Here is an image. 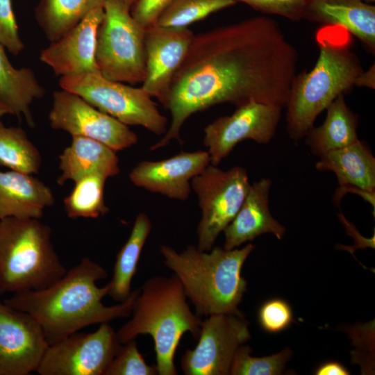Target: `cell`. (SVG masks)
Listing matches in <instances>:
<instances>
[{
  "label": "cell",
  "mask_w": 375,
  "mask_h": 375,
  "mask_svg": "<svg viewBox=\"0 0 375 375\" xmlns=\"http://www.w3.org/2000/svg\"><path fill=\"white\" fill-rule=\"evenodd\" d=\"M297 51L278 24L259 16L194 35L172 83L167 132L151 151L174 140L193 114L213 106L251 101L285 107Z\"/></svg>",
  "instance_id": "1"
},
{
  "label": "cell",
  "mask_w": 375,
  "mask_h": 375,
  "mask_svg": "<svg viewBox=\"0 0 375 375\" xmlns=\"http://www.w3.org/2000/svg\"><path fill=\"white\" fill-rule=\"evenodd\" d=\"M106 277L103 267L84 257L46 288L14 293L3 303L34 317L51 344L88 326L131 315L140 288L133 290L124 302L106 306L102 299L108 295V285L96 284Z\"/></svg>",
  "instance_id": "2"
},
{
  "label": "cell",
  "mask_w": 375,
  "mask_h": 375,
  "mask_svg": "<svg viewBox=\"0 0 375 375\" xmlns=\"http://www.w3.org/2000/svg\"><path fill=\"white\" fill-rule=\"evenodd\" d=\"M254 248L248 244L242 249L226 250L213 247L208 251H201L196 246L189 245L178 253L167 245H161L160 252L165 265L181 282L199 317L217 314L243 316L238 306L246 291L247 281L241 272Z\"/></svg>",
  "instance_id": "3"
},
{
  "label": "cell",
  "mask_w": 375,
  "mask_h": 375,
  "mask_svg": "<svg viewBox=\"0 0 375 375\" xmlns=\"http://www.w3.org/2000/svg\"><path fill=\"white\" fill-rule=\"evenodd\" d=\"M319 55L308 72L296 75L291 82L286 102L287 132L299 141L314 126L318 115L340 94L349 91L363 71L357 56L349 47V33L333 35V26H325L317 37Z\"/></svg>",
  "instance_id": "4"
},
{
  "label": "cell",
  "mask_w": 375,
  "mask_h": 375,
  "mask_svg": "<svg viewBox=\"0 0 375 375\" xmlns=\"http://www.w3.org/2000/svg\"><path fill=\"white\" fill-rule=\"evenodd\" d=\"M186 298L175 274L151 277L135 299L132 318L117 333L122 344L139 335H150L160 375L178 374L174 358L181 337L190 332L197 340L200 335L202 320L192 312Z\"/></svg>",
  "instance_id": "5"
},
{
  "label": "cell",
  "mask_w": 375,
  "mask_h": 375,
  "mask_svg": "<svg viewBox=\"0 0 375 375\" xmlns=\"http://www.w3.org/2000/svg\"><path fill=\"white\" fill-rule=\"evenodd\" d=\"M51 228L35 218L0 219V293L40 290L65 275Z\"/></svg>",
  "instance_id": "6"
},
{
  "label": "cell",
  "mask_w": 375,
  "mask_h": 375,
  "mask_svg": "<svg viewBox=\"0 0 375 375\" xmlns=\"http://www.w3.org/2000/svg\"><path fill=\"white\" fill-rule=\"evenodd\" d=\"M146 28L131 14L122 0H106L98 27L95 62L106 78L131 85L146 77Z\"/></svg>",
  "instance_id": "7"
},
{
  "label": "cell",
  "mask_w": 375,
  "mask_h": 375,
  "mask_svg": "<svg viewBox=\"0 0 375 375\" xmlns=\"http://www.w3.org/2000/svg\"><path fill=\"white\" fill-rule=\"evenodd\" d=\"M59 85L127 126H140L157 135L167 131V119L142 87L108 80L98 71L60 77Z\"/></svg>",
  "instance_id": "8"
},
{
  "label": "cell",
  "mask_w": 375,
  "mask_h": 375,
  "mask_svg": "<svg viewBox=\"0 0 375 375\" xmlns=\"http://www.w3.org/2000/svg\"><path fill=\"white\" fill-rule=\"evenodd\" d=\"M250 184L247 170L240 166L224 170L209 164L192 179L191 188L201 210L197 230L199 250H211L238 212Z\"/></svg>",
  "instance_id": "9"
},
{
  "label": "cell",
  "mask_w": 375,
  "mask_h": 375,
  "mask_svg": "<svg viewBox=\"0 0 375 375\" xmlns=\"http://www.w3.org/2000/svg\"><path fill=\"white\" fill-rule=\"evenodd\" d=\"M108 323L91 333H72L49 344L36 371L40 375H104L122 346Z\"/></svg>",
  "instance_id": "10"
},
{
  "label": "cell",
  "mask_w": 375,
  "mask_h": 375,
  "mask_svg": "<svg viewBox=\"0 0 375 375\" xmlns=\"http://www.w3.org/2000/svg\"><path fill=\"white\" fill-rule=\"evenodd\" d=\"M251 338L244 315L217 314L202 321L199 342L181 359L185 375L230 374L235 354Z\"/></svg>",
  "instance_id": "11"
},
{
  "label": "cell",
  "mask_w": 375,
  "mask_h": 375,
  "mask_svg": "<svg viewBox=\"0 0 375 375\" xmlns=\"http://www.w3.org/2000/svg\"><path fill=\"white\" fill-rule=\"evenodd\" d=\"M49 120L53 129L64 131L72 137L99 141L116 152L138 142L137 135L128 126L99 110L79 95L62 89L53 94Z\"/></svg>",
  "instance_id": "12"
},
{
  "label": "cell",
  "mask_w": 375,
  "mask_h": 375,
  "mask_svg": "<svg viewBox=\"0 0 375 375\" xmlns=\"http://www.w3.org/2000/svg\"><path fill=\"white\" fill-rule=\"evenodd\" d=\"M283 108L251 101L236 107L230 115L222 116L204 128L203 145L210 164L218 166L235 147L245 140L258 144L269 143L274 138Z\"/></svg>",
  "instance_id": "13"
},
{
  "label": "cell",
  "mask_w": 375,
  "mask_h": 375,
  "mask_svg": "<svg viewBox=\"0 0 375 375\" xmlns=\"http://www.w3.org/2000/svg\"><path fill=\"white\" fill-rule=\"evenodd\" d=\"M49 345L34 317L0 303V375L36 372Z\"/></svg>",
  "instance_id": "14"
},
{
  "label": "cell",
  "mask_w": 375,
  "mask_h": 375,
  "mask_svg": "<svg viewBox=\"0 0 375 375\" xmlns=\"http://www.w3.org/2000/svg\"><path fill=\"white\" fill-rule=\"evenodd\" d=\"M194 36L188 28H146V77L142 89L165 108L174 78L184 62Z\"/></svg>",
  "instance_id": "15"
},
{
  "label": "cell",
  "mask_w": 375,
  "mask_h": 375,
  "mask_svg": "<svg viewBox=\"0 0 375 375\" xmlns=\"http://www.w3.org/2000/svg\"><path fill=\"white\" fill-rule=\"evenodd\" d=\"M209 164L207 151H182L161 160H142L131 169L128 176L137 187L169 199L185 201L191 192L192 179Z\"/></svg>",
  "instance_id": "16"
},
{
  "label": "cell",
  "mask_w": 375,
  "mask_h": 375,
  "mask_svg": "<svg viewBox=\"0 0 375 375\" xmlns=\"http://www.w3.org/2000/svg\"><path fill=\"white\" fill-rule=\"evenodd\" d=\"M103 6L92 10L78 25L42 50L40 60L60 77L97 72L95 45Z\"/></svg>",
  "instance_id": "17"
},
{
  "label": "cell",
  "mask_w": 375,
  "mask_h": 375,
  "mask_svg": "<svg viewBox=\"0 0 375 375\" xmlns=\"http://www.w3.org/2000/svg\"><path fill=\"white\" fill-rule=\"evenodd\" d=\"M272 181L263 178L250 184L247 195L233 219L224 230L226 250L234 249L265 234L281 240L285 228L272 215L269 208Z\"/></svg>",
  "instance_id": "18"
},
{
  "label": "cell",
  "mask_w": 375,
  "mask_h": 375,
  "mask_svg": "<svg viewBox=\"0 0 375 375\" xmlns=\"http://www.w3.org/2000/svg\"><path fill=\"white\" fill-rule=\"evenodd\" d=\"M303 19L342 28L374 52L375 6L370 3L362 0H305Z\"/></svg>",
  "instance_id": "19"
},
{
  "label": "cell",
  "mask_w": 375,
  "mask_h": 375,
  "mask_svg": "<svg viewBox=\"0 0 375 375\" xmlns=\"http://www.w3.org/2000/svg\"><path fill=\"white\" fill-rule=\"evenodd\" d=\"M49 187L33 174L0 172V219L7 217L40 219L54 204Z\"/></svg>",
  "instance_id": "20"
},
{
  "label": "cell",
  "mask_w": 375,
  "mask_h": 375,
  "mask_svg": "<svg viewBox=\"0 0 375 375\" xmlns=\"http://www.w3.org/2000/svg\"><path fill=\"white\" fill-rule=\"evenodd\" d=\"M59 185L93 174L108 179L120 172L115 151L99 141L81 136H72L70 145L59 156Z\"/></svg>",
  "instance_id": "21"
},
{
  "label": "cell",
  "mask_w": 375,
  "mask_h": 375,
  "mask_svg": "<svg viewBox=\"0 0 375 375\" xmlns=\"http://www.w3.org/2000/svg\"><path fill=\"white\" fill-rule=\"evenodd\" d=\"M315 168L320 172H332L340 186H353L375 192V158L364 141L336 149L319 157Z\"/></svg>",
  "instance_id": "22"
},
{
  "label": "cell",
  "mask_w": 375,
  "mask_h": 375,
  "mask_svg": "<svg viewBox=\"0 0 375 375\" xmlns=\"http://www.w3.org/2000/svg\"><path fill=\"white\" fill-rule=\"evenodd\" d=\"M326 110L324 123L313 126L304 137L311 153L319 158L359 140L358 117L347 105L344 94L339 95Z\"/></svg>",
  "instance_id": "23"
},
{
  "label": "cell",
  "mask_w": 375,
  "mask_h": 375,
  "mask_svg": "<svg viewBox=\"0 0 375 375\" xmlns=\"http://www.w3.org/2000/svg\"><path fill=\"white\" fill-rule=\"evenodd\" d=\"M45 94L44 88L28 67L15 68L10 62L5 47L0 42V101L11 114L24 117L30 127L35 126L31 106Z\"/></svg>",
  "instance_id": "24"
},
{
  "label": "cell",
  "mask_w": 375,
  "mask_h": 375,
  "mask_svg": "<svg viewBox=\"0 0 375 375\" xmlns=\"http://www.w3.org/2000/svg\"><path fill=\"white\" fill-rule=\"evenodd\" d=\"M151 230L149 217L145 213H139L128 240L117 254L112 276L107 284L108 295L116 302H124L131 294V281Z\"/></svg>",
  "instance_id": "25"
},
{
  "label": "cell",
  "mask_w": 375,
  "mask_h": 375,
  "mask_svg": "<svg viewBox=\"0 0 375 375\" xmlns=\"http://www.w3.org/2000/svg\"><path fill=\"white\" fill-rule=\"evenodd\" d=\"M106 0H40L35 16L51 42H56L78 25L92 10L103 6Z\"/></svg>",
  "instance_id": "26"
},
{
  "label": "cell",
  "mask_w": 375,
  "mask_h": 375,
  "mask_svg": "<svg viewBox=\"0 0 375 375\" xmlns=\"http://www.w3.org/2000/svg\"><path fill=\"white\" fill-rule=\"evenodd\" d=\"M42 162L38 148L21 127L6 126L0 122V166L36 174Z\"/></svg>",
  "instance_id": "27"
},
{
  "label": "cell",
  "mask_w": 375,
  "mask_h": 375,
  "mask_svg": "<svg viewBox=\"0 0 375 375\" xmlns=\"http://www.w3.org/2000/svg\"><path fill=\"white\" fill-rule=\"evenodd\" d=\"M107 178L93 174L74 182L72 192L63 200L67 216L72 219L98 218L109 211L104 200Z\"/></svg>",
  "instance_id": "28"
},
{
  "label": "cell",
  "mask_w": 375,
  "mask_h": 375,
  "mask_svg": "<svg viewBox=\"0 0 375 375\" xmlns=\"http://www.w3.org/2000/svg\"><path fill=\"white\" fill-rule=\"evenodd\" d=\"M235 0H174L156 24L169 28H188L208 15L233 6Z\"/></svg>",
  "instance_id": "29"
},
{
  "label": "cell",
  "mask_w": 375,
  "mask_h": 375,
  "mask_svg": "<svg viewBox=\"0 0 375 375\" xmlns=\"http://www.w3.org/2000/svg\"><path fill=\"white\" fill-rule=\"evenodd\" d=\"M251 348L242 345L237 350L230 370L232 375H277L283 374L292 351L286 348L281 351L261 358L252 357Z\"/></svg>",
  "instance_id": "30"
},
{
  "label": "cell",
  "mask_w": 375,
  "mask_h": 375,
  "mask_svg": "<svg viewBox=\"0 0 375 375\" xmlns=\"http://www.w3.org/2000/svg\"><path fill=\"white\" fill-rule=\"evenodd\" d=\"M122 344L104 375H157L156 365H148L135 340Z\"/></svg>",
  "instance_id": "31"
},
{
  "label": "cell",
  "mask_w": 375,
  "mask_h": 375,
  "mask_svg": "<svg viewBox=\"0 0 375 375\" xmlns=\"http://www.w3.org/2000/svg\"><path fill=\"white\" fill-rule=\"evenodd\" d=\"M347 334L355 347V351L351 352L352 362L361 366L362 374H374V321L348 328Z\"/></svg>",
  "instance_id": "32"
},
{
  "label": "cell",
  "mask_w": 375,
  "mask_h": 375,
  "mask_svg": "<svg viewBox=\"0 0 375 375\" xmlns=\"http://www.w3.org/2000/svg\"><path fill=\"white\" fill-rule=\"evenodd\" d=\"M258 321L265 331L278 333L287 328L293 322L292 311L284 300L270 299L260 308Z\"/></svg>",
  "instance_id": "33"
},
{
  "label": "cell",
  "mask_w": 375,
  "mask_h": 375,
  "mask_svg": "<svg viewBox=\"0 0 375 375\" xmlns=\"http://www.w3.org/2000/svg\"><path fill=\"white\" fill-rule=\"evenodd\" d=\"M0 42L13 55L19 54L24 49L11 0H0Z\"/></svg>",
  "instance_id": "34"
},
{
  "label": "cell",
  "mask_w": 375,
  "mask_h": 375,
  "mask_svg": "<svg viewBox=\"0 0 375 375\" xmlns=\"http://www.w3.org/2000/svg\"><path fill=\"white\" fill-rule=\"evenodd\" d=\"M264 14L276 15L292 21L303 19L305 0H235Z\"/></svg>",
  "instance_id": "35"
},
{
  "label": "cell",
  "mask_w": 375,
  "mask_h": 375,
  "mask_svg": "<svg viewBox=\"0 0 375 375\" xmlns=\"http://www.w3.org/2000/svg\"><path fill=\"white\" fill-rule=\"evenodd\" d=\"M174 0H137L131 7L133 17L146 28L155 25Z\"/></svg>",
  "instance_id": "36"
},
{
  "label": "cell",
  "mask_w": 375,
  "mask_h": 375,
  "mask_svg": "<svg viewBox=\"0 0 375 375\" xmlns=\"http://www.w3.org/2000/svg\"><path fill=\"white\" fill-rule=\"evenodd\" d=\"M342 224L346 228L347 233L351 235L355 240V245L353 246H344L338 244V248L340 249L348 251L353 256V252L358 248L365 249L366 247L374 249V235L371 238H365L362 237L357 231L356 227L349 222L345 217L340 213L338 215Z\"/></svg>",
  "instance_id": "37"
},
{
  "label": "cell",
  "mask_w": 375,
  "mask_h": 375,
  "mask_svg": "<svg viewBox=\"0 0 375 375\" xmlns=\"http://www.w3.org/2000/svg\"><path fill=\"white\" fill-rule=\"evenodd\" d=\"M348 192H353L358 194L362 199H364L366 201L369 203L370 205L372 206L373 208L374 209L375 192H370L365 191L353 186H340L339 188L337 189L334 194L333 200H334L335 203L337 204L340 203L342 197L344 196V194H346Z\"/></svg>",
  "instance_id": "38"
},
{
  "label": "cell",
  "mask_w": 375,
  "mask_h": 375,
  "mask_svg": "<svg viewBox=\"0 0 375 375\" xmlns=\"http://www.w3.org/2000/svg\"><path fill=\"white\" fill-rule=\"evenodd\" d=\"M349 372L338 362H327L321 365L316 370L317 375H349Z\"/></svg>",
  "instance_id": "39"
},
{
  "label": "cell",
  "mask_w": 375,
  "mask_h": 375,
  "mask_svg": "<svg viewBox=\"0 0 375 375\" xmlns=\"http://www.w3.org/2000/svg\"><path fill=\"white\" fill-rule=\"evenodd\" d=\"M354 86L375 88V65L367 70L362 71L356 78Z\"/></svg>",
  "instance_id": "40"
},
{
  "label": "cell",
  "mask_w": 375,
  "mask_h": 375,
  "mask_svg": "<svg viewBox=\"0 0 375 375\" xmlns=\"http://www.w3.org/2000/svg\"><path fill=\"white\" fill-rule=\"evenodd\" d=\"M6 115H12L10 110L0 101V117Z\"/></svg>",
  "instance_id": "41"
},
{
  "label": "cell",
  "mask_w": 375,
  "mask_h": 375,
  "mask_svg": "<svg viewBox=\"0 0 375 375\" xmlns=\"http://www.w3.org/2000/svg\"><path fill=\"white\" fill-rule=\"evenodd\" d=\"M122 1L131 8L137 0H122Z\"/></svg>",
  "instance_id": "42"
},
{
  "label": "cell",
  "mask_w": 375,
  "mask_h": 375,
  "mask_svg": "<svg viewBox=\"0 0 375 375\" xmlns=\"http://www.w3.org/2000/svg\"><path fill=\"white\" fill-rule=\"evenodd\" d=\"M362 1H363L364 2H366L367 3L375 2V0H362Z\"/></svg>",
  "instance_id": "43"
}]
</instances>
